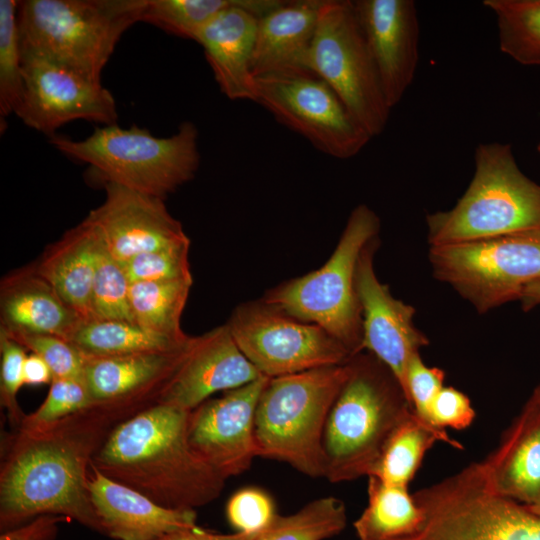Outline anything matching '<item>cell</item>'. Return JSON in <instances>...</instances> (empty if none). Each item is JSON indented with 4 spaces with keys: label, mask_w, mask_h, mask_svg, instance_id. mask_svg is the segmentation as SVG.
<instances>
[{
    "label": "cell",
    "mask_w": 540,
    "mask_h": 540,
    "mask_svg": "<svg viewBox=\"0 0 540 540\" xmlns=\"http://www.w3.org/2000/svg\"><path fill=\"white\" fill-rule=\"evenodd\" d=\"M145 0L18 2L21 56H32L101 82L122 34L140 21Z\"/></svg>",
    "instance_id": "obj_4"
},
{
    "label": "cell",
    "mask_w": 540,
    "mask_h": 540,
    "mask_svg": "<svg viewBox=\"0 0 540 540\" xmlns=\"http://www.w3.org/2000/svg\"><path fill=\"white\" fill-rule=\"evenodd\" d=\"M519 301L525 311L540 306V280L528 285L523 290Z\"/></svg>",
    "instance_id": "obj_46"
},
{
    "label": "cell",
    "mask_w": 540,
    "mask_h": 540,
    "mask_svg": "<svg viewBox=\"0 0 540 540\" xmlns=\"http://www.w3.org/2000/svg\"><path fill=\"white\" fill-rule=\"evenodd\" d=\"M262 376L241 352L224 324L191 337L157 403L192 411L212 394L241 387Z\"/></svg>",
    "instance_id": "obj_18"
},
{
    "label": "cell",
    "mask_w": 540,
    "mask_h": 540,
    "mask_svg": "<svg viewBox=\"0 0 540 540\" xmlns=\"http://www.w3.org/2000/svg\"><path fill=\"white\" fill-rule=\"evenodd\" d=\"M444 379V371L438 367L427 366L420 353L410 359L406 372L405 393L414 413L433 428L435 427L431 424L430 408L435 396L444 386Z\"/></svg>",
    "instance_id": "obj_41"
},
{
    "label": "cell",
    "mask_w": 540,
    "mask_h": 540,
    "mask_svg": "<svg viewBox=\"0 0 540 540\" xmlns=\"http://www.w3.org/2000/svg\"><path fill=\"white\" fill-rule=\"evenodd\" d=\"M191 336L176 338L126 320L82 321L70 338L86 357L170 352L181 349Z\"/></svg>",
    "instance_id": "obj_27"
},
{
    "label": "cell",
    "mask_w": 540,
    "mask_h": 540,
    "mask_svg": "<svg viewBox=\"0 0 540 540\" xmlns=\"http://www.w3.org/2000/svg\"><path fill=\"white\" fill-rule=\"evenodd\" d=\"M347 364L323 436L324 478L332 483L372 475L387 442L414 412L398 379L375 356L362 351Z\"/></svg>",
    "instance_id": "obj_3"
},
{
    "label": "cell",
    "mask_w": 540,
    "mask_h": 540,
    "mask_svg": "<svg viewBox=\"0 0 540 540\" xmlns=\"http://www.w3.org/2000/svg\"><path fill=\"white\" fill-rule=\"evenodd\" d=\"M93 405L84 380L54 378L42 404L33 413L26 414L18 429L45 427Z\"/></svg>",
    "instance_id": "obj_37"
},
{
    "label": "cell",
    "mask_w": 540,
    "mask_h": 540,
    "mask_svg": "<svg viewBox=\"0 0 540 540\" xmlns=\"http://www.w3.org/2000/svg\"><path fill=\"white\" fill-rule=\"evenodd\" d=\"M52 145L65 156L89 165L103 185L114 183L165 199L192 180L200 164L198 130L184 122L169 137H155L136 125L95 128L82 140L52 136Z\"/></svg>",
    "instance_id": "obj_5"
},
{
    "label": "cell",
    "mask_w": 540,
    "mask_h": 540,
    "mask_svg": "<svg viewBox=\"0 0 540 540\" xmlns=\"http://www.w3.org/2000/svg\"><path fill=\"white\" fill-rule=\"evenodd\" d=\"M276 515L271 496L256 487L240 489L226 506L227 520L237 533L255 535L264 530Z\"/></svg>",
    "instance_id": "obj_40"
},
{
    "label": "cell",
    "mask_w": 540,
    "mask_h": 540,
    "mask_svg": "<svg viewBox=\"0 0 540 540\" xmlns=\"http://www.w3.org/2000/svg\"><path fill=\"white\" fill-rule=\"evenodd\" d=\"M243 0H145L140 21L195 41L199 31L222 11Z\"/></svg>",
    "instance_id": "obj_33"
},
{
    "label": "cell",
    "mask_w": 540,
    "mask_h": 540,
    "mask_svg": "<svg viewBox=\"0 0 540 540\" xmlns=\"http://www.w3.org/2000/svg\"><path fill=\"white\" fill-rule=\"evenodd\" d=\"M324 1H282L258 19L252 58L255 79L313 73L309 58Z\"/></svg>",
    "instance_id": "obj_23"
},
{
    "label": "cell",
    "mask_w": 540,
    "mask_h": 540,
    "mask_svg": "<svg viewBox=\"0 0 540 540\" xmlns=\"http://www.w3.org/2000/svg\"><path fill=\"white\" fill-rule=\"evenodd\" d=\"M15 0L0 1V116L17 114L25 93Z\"/></svg>",
    "instance_id": "obj_34"
},
{
    "label": "cell",
    "mask_w": 540,
    "mask_h": 540,
    "mask_svg": "<svg viewBox=\"0 0 540 540\" xmlns=\"http://www.w3.org/2000/svg\"><path fill=\"white\" fill-rule=\"evenodd\" d=\"M474 418L475 411L469 397L454 387L443 386L431 404V424L439 430L465 429Z\"/></svg>",
    "instance_id": "obj_42"
},
{
    "label": "cell",
    "mask_w": 540,
    "mask_h": 540,
    "mask_svg": "<svg viewBox=\"0 0 540 540\" xmlns=\"http://www.w3.org/2000/svg\"><path fill=\"white\" fill-rule=\"evenodd\" d=\"M490 488L522 505L540 496V405L529 398L498 447L481 461Z\"/></svg>",
    "instance_id": "obj_25"
},
{
    "label": "cell",
    "mask_w": 540,
    "mask_h": 540,
    "mask_svg": "<svg viewBox=\"0 0 540 540\" xmlns=\"http://www.w3.org/2000/svg\"><path fill=\"white\" fill-rule=\"evenodd\" d=\"M190 240L138 254L123 268L130 283L143 281L192 280L189 263Z\"/></svg>",
    "instance_id": "obj_36"
},
{
    "label": "cell",
    "mask_w": 540,
    "mask_h": 540,
    "mask_svg": "<svg viewBox=\"0 0 540 540\" xmlns=\"http://www.w3.org/2000/svg\"><path fill=\"white\" fill-rule=\"evenodd\" d=\"M529 398H531L533 401L540 405V383L535 387Z\"/></svg>",
    "instance_id": "obj_48"
},
{
    "label": "cell",
    "mask_w": 540,
    "mask_h": 540,
    "mask_svg": "<svg viewBox=\"0 0 540 540\" xmlns=\"http://www.w3.org/2000/svg\"><path fill=\"white\" fill-rule=\"evenodd\" d=\"M423 511L408 487L368 477V505L354 522L359 540H395L419 530Z\"/></svg>",
    "instance_id": "obj_28"
},
{
    "label": "cell",
    "mask_w": 540,
    "mask_h": 540,
    "mask_svg": "<svg viewBox=\"0 0 540 540\" xmlns=\"http://www.w3.org/2000/svg\"><path fill=\"white\" fill-rule=\"evenodd\" d=\"M281 2L243 0L219 13L196 36L220 91L228 99L255 102L252 58L258 19Z\"/></svg>",
    "instance_id": "obj_20"
},
{
    "label": "cell",
    "mask_w": 540,
    "mask_h": 540,
    "mask_svg": "<svg viewBox=\"0 0 540 540\" xmlns=\"http://www.w3.org/2000/svg\"><path fill=\"white\" fill-rule=\"evenodd\" d=\"M378 237L361 252L356 271V290L361 306L363 350L386 365L405 391L410 359L429 339L414 322L415 308L397 298L377 277L374 256Z\"/></svg>",
    "instance_id": "obj_16"
},
{
    "label": "cell",
    "mask_w": 540,
    "mask_h": 540,
    "mask_svg": "<svg viewBox=\"0 0 540 540\" xmlns=\"http://www.w3.org/2000/svg\"><path fill=\"white\" fill-rule=\"evenodd\" d=\"M433 276L478 313L519 300L540 280V226L488 239L430 246Z\"/></svg>",
    "instance_id": "obj_10"
},
{
    "label": "cell",
    "mask_w": 540,
    "mask_h": 540,
    "mask_svg": "<svg viewBox=\"0 0 540 540\" xmlns=\"http://www.w3.org/2000/svg\"><path fill=\"white\" fill-rule=\"evenodd\" d=\"M532 513L540 517V496L530 505H524Z\"/></svg>",
    "instance_id": "obj_47"
},
{
    "label": "cell",
    "mask_w": 540,
    "mask_h": 540,
    "mask_svg": "<svg viewBox=\"0 0 540 540\" xmlns=\"http://www.w3.org/2000/svg\"><path fill=\"white\" fill-rule=\"evenodd\" d=\"M437 441L463 449L446 431L431 427L413 412L395 430L370 476L386 484L408 487L426 452Z\"/></svg>",
    "instance_id": "obj_29"
},
{
    "label": "cell",
    "mask_w": 540,
    "mask_h": 540,
    "mask_svg": "<svg viewBox=\"0 0 540 540\" xmlns=\"http://www.w3.org/2000/svg\"><path fill=\"white\" fill-rule=\"evenodd\" d=\"M159 540H254V535L237 532L234 534H219L206 531L197 526L166 535Z\"/></svg>",
    "instance_id": "obj_45"
},
{
    "label": "cell",
    "mask_w": 540,
    "mask_h": 540,
    "mask_svg": "<svg viewBox=\"0 0 540 540\" xmlns=\"http://www.w3.org/2000/svg\"><path fill=\"white\" fill-rule=\"evenodd\" d=\"M496 16L500 50L516 62L540 65V0H485Z\"/></svg>",
    "instance_id": "obj_31"
},
{
    "label": "cell",
    "mask_w": 540,
    "mask_h": 540,
    "mask_svg": "<svg viewBox=\"0 0 540 540\" xmlns=\"http://www.w3.org/2000/svg\"><path fill=\"white\" fill-rule=\"evenodd\" d=\"M353 6L391 109L412 84L419 59V21L412 0H354Z\"/></svg>",
    "instance_id": "obj_19"
},
{
    "label": "cell",
    "mask_w": 540,
    "mask_h": 540,
    "mask_svg": "<svg viewBox=\"0 0 540 540\" xmlns=\"http://www.w3.org/2000/svg\"><path fill=\"white\" fill-rule=\"evenodd\" d=\"M97 236L96 269L91 294V320L132 321L129 308L131 283L123 265L110 254L98 233Z\"/></svg>",
    "instance_id": "obj_35"
},
{
    "label": "cell",
    "mask_w": 540,
    "mask_h": 540,
    "mask_svg": "<svg viewBox=\"0 0 540 540\" xmlns=\"http://www.w3.org/2000/svg\"><path fill=\"white\" fill-rule=\"evenodd\" d=\"M138 411L95 404L51 425L9 434L0 468L1 532L58 515L104 535L88 490L92 459L111 430Z\"/></svg>",
    "instance_id": "obj_1"
},
{
    "label": "cell",
    "mask_w": 540,
    "mask_h": 540,
    "mask_svg": "<svg viewBox=\"0 0 540 540\" xmlns=\"http://www.w3.org/2000/svg\"><path fill=\"white\" fill-rule=\"evenodd\" d=\"M348 376L347 361L270 378L255 412L257 457L325 477L323 436L331 406Z\"/></svg>",
    "instance_id": "obj_7"
},
{
    "label": "cell",
    "mask_w": 540,
    "mask_h": 540,
    "mask_svg": "<svg viewBox=\"0 0 540 540\" xmlns=\"http://www.w3.org/2000/svg\"><path fill=\"white\" fill-rule=\"evenodd\" d=\"M255 102L330 157H354L372 138L335 91L311 72L256 78Z\"/></svg>",
    "instance_id": "obj_13"
},
{
    "label": "cell",
    "mask_w": 540,
    "mask_h": 540,
    "mask_svg": "<svg viewBox=\"0 0 540 540\" xmlns=\"http://www.w3.org/2000/svg\"><path fill=\"white\" fill-rule=\"evenodd\" d=\"M537 151L540 153V141H539V143L537 145Z\"/></svg>",
    "instance_id": "obj_49"
},
{
    "label": "cell",
    "mask_w": 540,
    "mask_h": 540,
    "mask_svg": "<svg viewBox=\"0 0 540 540\" xmlns=\"http://www.w3.org/2000/svg\"><path fill=\"white\" fill-rule=\"evenodd\" d=\"M4 333L22 345L27 351H30V353L40 356L49 366L53 379L74 378L84 380L87 357L69 340L47 334Z\"/></svg>",
    "instance_id": "obj_38"
},
{
    "label": "cell",
    "mask_w": 540,
    "mask_h": 540,
    "mask_svg": "<svg viewBox=\"0 0 540 540\" xmlns=\"http://www.w3.org/2000/svg\"><path fill=\"white\" fill-rule=\"evenodd\" d=\"M24 384L30 386L50 384L53 374L46 362L34 353L27 354L23 365Z\"/></svg>",
    "instance_id": "obj_44"
},
{
    "label": "cell",
    "mask_w": 540,
    "mask_h": 540,
    "mask_svg": "<svg viewBox=\"0 0 540 540\" xmlns=\"http://www.w3.org/2000/svg\"><path fill=\"white\" fill-rule=\"evenodd\" d=\"M226 325L244 356L268 378L343 364L352 356L320 326L263 300L239 305Z\"/></svg>",
    "instance_id": "obj_12"
},
{
    "label": "cell",
    "mask_w": 540,
    "mask_h": 540,
    "mask_svg": "<svg viewBox=\"0 0 540 540\" xmlns=\"http://www.w3.org/2000/svg\"><path fill=\"white\" fill-rule=\"evenodd\" d=\"M90 500L104 535L115 540H159L197 527L196 510L171 509L115 482L91 465Z\"/></svg>",
    "instance_id": "obj_21"
},
{
    "label": "cell",
    "mask_w": 540,
    "mask_h": 540,
    "mask_svg": "<svg viewBox=\"0 0 540 540\" xmlns=\"http://www.w3.org/2000/svg\"><path fill=\"white\" fill-rule=\"evenodd\" d=\"M413 497L423 523L414 534L395 540H540V517L494 492L481 462Z\"/></svg>",
    "instance_id": "obj_9"
},
{
    "label": "cell",
    "mask_w": 540,
    "mask_h": 540,
    "mask_svg": "<svg viewBox=\"0 0 540 540\" xmlns=\"http://www.w3.org/2000/svg\"><path fill=\"white\" fill-rule=\"evenodd\" d=\"M189 342L170 352L87 357L84 382L92 400L95 404H121L138 409L157 403Z\"/></svg>",
    "instance_id": "obj_22"
},
{
    "label": "cell",
    "mask_w": 540,
    "mask_h": 540,
    "mask_svg": "<svg viewBox=\"0 0 540 540\" xmlns=\"http://www.w3.org/2000/svg\"><path fill=\"white\" fill-rule=\"evenodd\" d=\"M347 523L344 503L333 496L308 502L293 514H277L254 535V540H325L338 535Z\"/></svg>",
    "instance_id": "obj_32"
},
{
    "label": "cell",
    "mask_w": 540,
    "mask_h": 540,
    "mask_svg": "<svg viewBox=\"0 0 540 540\" xmlns=\"http://www.w3.org/2000/svg\"><path fill=\"white\" fill-rule=\"evenodd\" d=\"M190 411L155 403L119 422L91 465L157 504L196 510L216 500L225 479L192 450Z\"/></svg>",
    "instance_id": "obj_2"
},
{
    "label": "cell",
    "mask_w": 540,
    "mask_h": 540,
    "mask_svg": "<svg viewBox=\"0 0 540 540\" xmlns=\"http://www.w3.org/2000/svg\"><path fill=\"white\" fill-rule=\"evenodd\" d=\"M97 246V233L84 219L48 246L33 265L83 321L91 320Z\"/></svg>",
    "instance_id": "obj_26"
},
{
    "label": "cell",
    "mask_w": 540,
    "mask_h": 540,
    "mask_svg": "<svg viewBox=\"0 0 540 540\" xmlns=\"http://www.w3.org/2000/svg\"><path fill=\"white\" fill-rule=\"evenodd\" d=\"M464 194L449 210L426 216L428 242L440 246L540 226V185L518 167L510 144L482 143Z\"/></svg>",
    "instance_id": "obj_6"
},
{
    "label": "cell",
    "mask_w": 540,
    "mask_h": 540,
    "mask_svg": "<svg viewBox=\"0 0 540 540\" xmlns=\"http://www.w3.org/2000/svg\"><path fill=\"white\" fill-rule=\"evenodd\" d=\"M103 186V203L85 219L122 265L138 254L189 239L164 199L114 183Z\"/></svg>",
    "instance_id": "obj_17"
},
{
    "label": "cell",
    "mask_w": 540,
    "mask_h": 540,
    "mask_svg": "<svg viewBox=\"0 0 540 540\" xmlns=\"http://www.w3.org/2000/svg\"><path fill=\"white\" fill-rule=\"evenodd\" d=\"M269 379L262 376L225 391L189 413L187 437L192 450L225 480L246 472L257 457L255 412Z\"/></svg>",
    "instance_id": "obj_15"
},
{
    "label": "cell",
    "mask_w": 540,
    "mask_h": 540,
    "mask_svg": "<svg viewBox=\"0 0 540 540\" xmlns=\"http://www.w3.org/2000/svg\"><path fill=\"white\" fill-rule=\"evenodd\" d=\"M69 521L58 515H42L19 527L1 532L0 540H55L59 524Z\"/></svg>",
    "instance_id": "obj_43"
},
{
    "label": "cell",
    "mask_w": 540,
    "mask_h": 540,
    "mask_svg": "<svg viewBox=\"0 0 540 540\" xmlns=\"http://www.w3.org/2000/svg\"><path fill=\"white\" fill-rule=\"evenodd\" d=\"M193 281H143L130 284L129 308L133 322L172 337L188 335L181 328V317Z\"/></svg>",
    "instance_id": "obj_30"
},
{
    "label": "cell",
    "mask_w": 540,
    "mask_h": 540,
    "mask_svg": "<svg viewBox=\"0 0 540 540\" xmlns=\"http://www.w3.org/2000/svg\"><path fill=\"white\" fill-rule=\"evenodd\" d=\"M27 350L0 331V403L5 409L13 431L22 424L26 414L21 409L17 394L24 384L23 365Z\"/></svg>",
    "instance_id": "obj_39"
},
{
    "label": "cell",
    "mask_w": 540,
    "mask_h": 540,
    "mask_svg": "<svg viewBox=\"0 0 540 540\" xmlns=\"http://www.w3.org/2000/svg\"><path fill=\"white\" fill-rule=\"evenodd\" d=\"M25 86L17 116L29 127L52 135L78 119L116 124V102L101 82L41 58L22 56Z\"/></svg>",
    "instance_id": "obj_14"
},
{
    "label": "cell",
    "mask_w": 540,
    "mask_h": 540,
    "mask_svg": "<svg viewBox=\"0 0 540 540\" xmlns=\"http://www.w3.org/2000/svg\"><path fill=\"white\" fill-rule=\"evenodd\" d=\"M82 321L33 265L2 278L1 331L55 335L70 340Z\"/></svg>",
    "instance_id": "obj_24"
},
{
    "label": "cell",
    "mask_w": 540,
    "mask_h": 540,
    "mask_svg": "<svg viewBox=\"0 0 540 540\" xmlns=\"http://www.w3.org/2000/svg\"><path fill=\"white\" fill-rule=\"evenodd\" d=\"M379 231L377 214L365 204L356 206L324 265L277 285L262 300L296 319L320 326L352 356L362 352V314L356 271L361 252L378 237Z\"/></svg>",
    "instance_id": "obj_8"
},
{
    "label": "cell",
    "mask_w": 540,
    "mask_h": 540,
    "mask_svg": "<svg viewBox=\"0 0 540 540\" xmlns=\"http://www.w3.org/2000/svg\"><path fill=\"white\" fill-rule=\"evenodd\" d=\"M309 67L372 138L384 131L391 107L352 1H324Z\"/></svg>",
    "instance_id": "obj_11"
}]
</instances>
